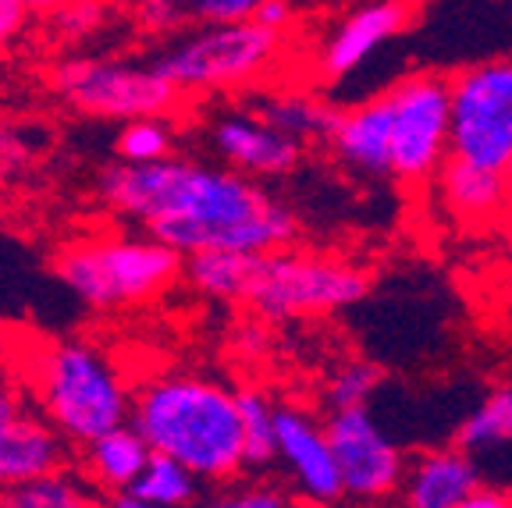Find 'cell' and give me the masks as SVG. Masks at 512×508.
Returning <instances> with one entry per match:
<instances>
[{
    "instance_id": "6da1fadb",
    "label": "cell",
    "mask_w": 512,
    "mask_h": 508,
    "mask_svg": "<svg viewBox=\"0 0 512 508\" xmlns=\"http://www.w3.org/2000/svg\"><path fill=\"white\" fill-rule=\"evenodd\" d=\"M100 199L114 214L175 246L182 256L200 249L274 253L296 242V214L228 164L164 157L153 164L118 160L100 175Z\"/></svg>"
},
{
    "instance_id": "7a4b0ae2",
    "label": "cell",
    "mask_w": 512,
    "mask_h": 508,
    "mask_svg": "<svg viewBox=\"0 0 512 508\" xmlns=\"http://www.w3.org/2000/svg\"><path fill=\"white\" fill-rule=\"evenodd\" d=\"M132 427L203 480L232 484L246 473L239 391L196 374H160L136 388Z\"/></svg>"
},
{
    "instance_id": "3957f363",
    "label": "cell",
    "mask_w": 512,
    "mask_h": 508,
    "mask_svg": "<svg viewBox=\"0 0 512 508\" xmlns=\"http://www.w3.org/2000/svg\"><path fill=\"white\" fill-rule=\"evenodd\" d=\"M22 377L36 409L68 445H89L93 437L132 423L136 391L128 388L118 363L89 342H50L29 352Z\"/></svg>"
},
{
    "instance_id": "277c9868",
    "label": "cell",
    "mask_w": 512,
    "mask_h": 508,
    "mask_svg": "<svg viewBox=\"0 0 512 508\" xmlns=\"http://www.w3.org/2000/svg\"><path fill=\"white\" fill-rule=\"evenodd\" d=\"M57 278L93 310L143 306L185 274V256L157 235H89L57 253Z\"/></svg>"
},
{
    "instance_id": "5b68a950",
    "label": "cell",
    "mask_w": 512,
    "mask_h": 508,
    "mask_svg": "<svg viewBox=\"0 0 512 508\" xmlns=\"http://www.w3.org/2000/svg\"><path fill=\"white\" fill-rule=\"evenodd\" d=\"M285 57V32H274L256 18L246 22H203L182 29V36L157 54V68L192 93H232L253 89L278 72Z\"/></svg>"
},
{
    "instance_id": "8992f818",
    "label": "cell",
    "mask_w": 512,
    "mask_h": 508,
    "mask_svg": "<svg viewBox=\"0 0 512 508\" xmlns=\"http://www.w3.org/2000/svg\"><path fill=\"white\" fill-rule=\"evenodd\" d=\"M370 292L367 270L335 256L296 253V249H274L256 263V278L249 288V306L260 317L299 320L324 317V313L349 310Z\"/></svg>"
},
{
    "instance_id": "52a82bcc",
    "label": "cell",
    "mask_w": 512,
    "mask_h": 508,
    "mask_svg": "<svg viewBox=\"0 0 512 508\" xmlns=\"http://www.w3.org/2000/svg\"><path fill=\"white\" fill-rule=\"evenodd\" d=\"M54 93L75 114L121 121V125L132 118H171L185 104V93L157 64L104 61V57H72L57 64Z\"/></svg>"
},
{
    "instance_id": "ba28073f",
    "label": "cell",
    "mask_w": 512,
    "mask_h": 508,
    "mask_svg": "<svg viewBox=\"0 0 512 508\" xmlns=\"http://www.w3.org/2000/svg\"><path fill=\"white\" fill-rule=\"evenodd\" d=\"M392 118V178L427 185L452 157V79L409 72L384 89Z\"/></svg>"
},
{
    "instance_id": "9c48e42d",
    "label": "cell",
    "mask_w": 512,
    "mask_h": 508,
    "mask_svg": "<svg viewBox=\"0 0 512 508\" xmlns=\"http://www.w3.org/2000/svg\"><path fill=\"white\" fill-rule=\"evenodd\" d=\"M452 157L509 175L512 57L466 64L452 75Z\"/></svg>"
},
{
    "instance_id": "30bf717a",
    "label": "cell",
    "mask_w": 512,
    "mask_h": 508,
    "mask_svg": "<svg viewBox=\"0 0 512 508\" xmlns=\"http://www.w3.org/2000/svg\"><path fill=\"white\" fill-rule=\"evenodd\" d=\"M331 448H335L342 487L349 501H392L402 491L409 459L392 437L384 434L370 405L331 409Z\"/></svg>"
},
{
    "instance_id": "8fae6325",
    "label": "cell",
    "mask_w": 512,
    "mask_h": 508,
    "mask_svg": "<svg viewBox=\"0 0 512 508\" xmlns=\"http://www.w3.org/2000/svg\"><path fill=\"white\" fill-rule=\"evenodd\" d=\"M413 22L409 0H363L335 22L317 50V75L324 82H345L363 72L388 43H395Z\"/></svg>"
},
{
    "instance_id": "7c38bea8",
    "label": "cell",
    "mask_w": 512,
    "mask_h": 508,
    "mask_svg": "<svg viewBox=\"0 0 512 508\" xmlns=\"http://www.w3.org/2000/svg\"><path fill=\"white\" fill-rule=\"evenodd\" d=\"M278 466L303 501L331 505L345 498L328 420H317L299 405H278Z\"/></svg>"
},
{
    "instance_id": "4fadbf2b",
    "label": "cell",
    "mask_w": 512,
    "mask_h": 508,
    "mask_svg": "<svg viewBox=\"0 0 512 508\" xmlns=\"http://www.w3.org/2000/svg\"><path fill=\"white\" fill-rule=\"evenodd\" d=\"M210 146L228 167L249 178H285L303 164L306 143L256 118L249 107L221 111L210 125Z\"/></svg>"
},
{
    "instance_id": "5bb4252c",
    "label": "cell",
    "mask_w": 512,
    "mask_h": 508,
    "mask_svg": "<svg viewBox=\"0 0 512 508\" xmlns=\"http://www.w3.org/2000/svg\"><path fill=\"white\" fill-rule=\"evenodd\" d=\"M480 487L484 480L473 452H466L463 445H448L427 448L409 459L399 498L409 508H466Z\"/></svg>"
},
{
    "instance_id": "9a60e30c",
    "label": "cell",
    "mask_w": 512,
    "mask_h": 508,
    "mask_svg": "<svg viewBox=\"0 0 512 508\" xmlns=\"http://www.w3.org/2000/svg\"><path fill=\"white\" fill-rule=\"evenodd\" d=\"M328 146L356 175L392 178V118H388V96L384 93L367 96L356 107L342 111Z\"/></svg>"
},
{
    "instance_id": "2e32d148",
    "label": "cell",
    "mask_w": 512,
    "mask_h": 508,
    "mask_svg": "<svg viewBox=\"0 0 512 508\" xmlns=\"http://www.w3.org/2000/svg\"><path fill=\"white\" fill-rule=\"evenodd\" d=\"M64 455H68V441L61 430L40 409H25L18 420L0 430V494L40 473L61 469Z\"/></svg>"
},
{
    "instance_id": "e0dca14e",
    "label": "cell",
    "mask_w": 512,
    "mask_h": 508,
    "mask_svg": "<svg viewBox=\"0 0 512 508\" xmlns=\"http://www.w3.org/2000/svg\"><path fill=\"white\" fill-rule=\"evenodd\" d=\"M509 185L512 178L502 171H488V167H477L459 157H448L434 175L438 199L445 203L448 214L463 217V221H484V217L498 214L505 207Z\"/></svg>"
},
{
    "instance_id": "ac0fdd59",
    "label": "cell",
    "mask_w": 512,
    "mask_h": 508,
    "mask_svg": "<svg viewBox=\"0 0 512 508\" xmlns=\"http://www.w3.org/2000/svg\"><path fill=\"white\" fill-rule=\"evenodd\" d=\"M82 448H86V452H82L86 477L93 480L107 498H114V494L125 491V487L143 473V466L153 455L150 441H146L132 423H121V427L93 437V441L82 445Z\"/></svg>"
},
{
    "instance_id": "d6986e66",
    "label": "cell",
    "mask_w": 512,
    "mask_h": 508,
    "mask_svg": "<svg viewBox=\"0 0 512 508\" xmlns=\"http://www.w3.org/2000/svg\"><path fill=\"white\" fill-rule=\"evenodd\" d=\"M256 118L271 121L274 128L281 132L296 135L299 143H328L331 135L338 128V111L335 104H328L324 96H313V93H256L249 96L246 104Z\"/></svg>"
},
{
    "instance_id": "ffe728a7",
    "label": "cell",
    "mask_w": 512,
    "mask_h": 508,
    "mask_svg": "<svg viewBox=\"0 0 512 508\" xmlns=\"http://www.w3.org/2000/svg\"><path fill=\"white\" fill-rule=\"evenodd\" d=\"M264 253H239V249H200L185 256V281L203 299L246 302L256 278V263Z\"/></svg>"
},
{
    "instance_id": "44dd1931",
    "label": "cell",
    "mask_w": 512,
    "mask_h": 508,
    "mask_svg": "<svg viewBox=\"0 0 512 508\" xmlns=\"http://www.w3.org/2000/svg\"><path fill=\"white\" fill-rule=\"evenodd\" d=\"M200 484L203 480L185 462L171 459L164 452H153L150 462L143 466V473L121 494H114L111 501L128 508H175L200 498Z\"/></svg>"
},
{
    "instance_id": "7402d4cb",
    "label": "cell",
    "mask_w": 512,
    "mask_h": 508,
    "mask_svg": "<svg viewBox=\"0 0 512 508\" xmlns=\"http://www.w3.org/2000/svg\"><path fill=\"white\" fill-rule=\"evenodd\" d=\"M456 445H463L473 455L512 445V381L498 384L473 405L470 416L456 430Z\"/></svg>"
},
{
    "instance_id": "603a6c76",
    "label": "cell",
    "mask_w": 512,
    "mask_h": 508,
    "mask_svg": "<svg viewBox=\"0 0 512 508\" xmlns=\"http://www.w3.org/2000/svg\"><path fill=\"white\" fill-rule=\"evenodd\" d=\"M242 434H246V469L278 466V405L256 388L239 391Z\"/></svg>"
},
{
    "instance_id": "cb8c5ba5",
    "label": "cell",
    "mask_w": 512,
    "mask_h": 508,
    "mask_svg": "<svg viewBox=\"0 0 512 508\" xmlns=\"http://www.w3.org/2000/svg\"><path fill=\"white\" fill-rule=\"evenodd\" d=\"M4 505H18V508H79V505H93L86 491H82V480L68 469H50L40 477L25 480V484L11 487L8 494H0Z\"/></svg>"
},
{
    "instance_id": "d4e9b609",
    "label": "cell",
    "mask_w": 512,
    "mask_h": 508,
    "mask_svg": "<svg viewBox=\"0 0 512 508\" xmlns=\"http://www.w3.org/2000/svg\"><path fill=\"white\" fill-rule=\"evenodd\" d=\"M118 160L128 164H153L175 153V135H171L168 118H132L118 132Z\"/></svg>"
},
{
    "instance_id": "484cf974",
    "label": "cell",
    "mask_w": 512,
    "mask_h": 508,
    "mask_svg": "<svg viewBox=\"0 0 512 508\" xmlns=\"http://www.w3.org/2000/svg\"><path fill=\"white\" fill-rule=\"evenodd\" d=\"M384 374L381 366L367 363V359H349L338 363L328 377V405L331 409H349V405H370L381 388Z\"/></svg>"
},
{
    "instance_id": "4316f807",
    "label": "cell",
    "mask_w": 512,
    "mask_h": 508,
    "mask_svg": "<svg viewBox=\"0 0 512 508\" xmlns=\"http://www.w3.org/2000/svg\"><path fill=\"white\" fill-rule=\"evenodd\" d=\"M264 0H171L182 25H203V22H246L260 11Z\"/></svg>"
},
{
    "instance_id": "83f0119b",
    "label": "cell",
    "mask_w": 512,
    "mask_h": 508,
    "mask_svg": "<svg viewBox=\"0 0 512 508\" xmlns=\"http://www.w3.org/2000/svg\"><path fill=\"white\" fill-rule=\"evenodd\" d=\"M214 501L217 505H232V508H281L292 501V494L274 484H246V487H239V491L217 494Z\"/></svg>"
},
{
    "instance_id": "f1b7e54d",
    "label": "cell",
    "mask_w": 512,
    "mask_h": 508,
    "mask_svg": "<svg viewBox=\"0 0 512 508\" xmlns=\"http://www.w3.org/2000/svg\"><path fill=\"white\" fill-rule=\"evenodd\" d=\"M100 18H104V4H100V0H75L61 15H54V22L61 25V32H68V36H86V32H93L96 25H100Z\"/></svg>"
},
{
    "instance_id": "f546056e",
    "label": "cell",
    "mask_w": 512,
    "mask_h": 508,
    "mask_svg": "<svg viewBox=\"0 0 512 508\" xmlns=\"http://www.w3.org/2000/svg\"><path fill=\"white\" fill-rule=\"evenodd\" d=\"M29 11L15 0H0V54H8L18 40H22L25 25H29Z\"/></svg>"
},
{
    "instance_id": "4dcf8cb0",
    "label": "cell",
    "mask_w": 512,
    "mask_h": 508,
    "mask_svg": "<svg viewBox=\"0 0 512 508\" xmlns=\"http://www.w3.org/2000/svg\"><path fill=\"white\" fill-rule=\"evenodd\" d=\"M296 0H264L260 4V11H256V22L260 25H267V29H274V32H285L288 36V29L296 25Z\"/></svg>"
},
{
    "instance_id": "1f68e13d",
    "label": "cell",
    "mask_w": 512,
    "mask_h": 508,
    "mask_svg": "<svg viewBox=\"0 0 512 508\" xmlns=\"http://www.w3.org/2000/svg\"><path fill=\"white\" fill-rule=\"evenodd\" d=\"M29 405H25V391L18 377H8V381H0V430L8 427L11 420L25 413Z\"/></svg>"
},
{
    "instance_id": "d6a6232c",
    "label": "cell",
    "mask_w": 512,
    "mask_h": 508,
    "mask_svg": "<svg viewBox=\"0 0 512 508\" xmlns=\"http://www.w3.org/2000/svg\"><path fill=\"white\" fill-rule=\"evenodd\" d=\"M22 363H25V349L0 327V381L15 377L18 370H22Z\"/></svg>"
},
{
    "instance_id": "836d02e7",
    "label": "cell",
    "mask_w": 512,
    "mask_h": 508,
    "mask_svg": "<svg viewBox=\"0 0 512 508\" xmlns=\"http://www.w3.org/2000/svg\"><path fill=\"white\" fill-rule=\"evenodd\" d=\"M25 160V139L0 125V171H11Z\"/></svg>"
},
{
    "instance_id": "e575fe53",
    "label": "cell",
    "mask_w": 512,
    "mask_h": 508,
    "mask_svg": "<svg viewBox=\"0 0 512 508\" xmlns=\"http://www.w3.org/2000/svg\"><path fill=\"white\" fill-rule=\"evenodd\" d=\"M15 4H22V8L36 18H54V15H61L68 4H75V0H15Z\"/></svg>"
},
{
    "instance_id": "d590c367",
    "label": "cell",
    "mask_w": 512,
    "mask_h": 508,
    "mask_svg": "<svg viewBox=\"0 0 512 508\" xmlns=\"http://www.w3.org/2000/svg\"><path fill=\"white\" fill-rule=\"evenodd\" d=\"M505 505H512V494L509 491H491V487L484 484L477 494H473L466 508H505Z\"/></svg>"
},
{
    "instance_id": "8d00e7d4",
    "label": "cell",
    "mask_w": 512,
    "mask_h": 508,
    "mask_svg": "<svg viewBox=\"0 0 512 508\" xmlns=\"http://www.w3.org/2000/svg\"><path fill=\"white\" fill-rule=\"evenodd\" d=\"M328 0H296V8L299 11H310V8H324Z\"/></svg>"
},
{
    "instance_id": "74e56055",
    "label": "cell",
    "mask_w": 512,
    "mask_h": 508,
    "mask_svg": "<svg viewBox=\"0 0 512 508\" xmlns=\"http://www.w3.org/2000/svg\"><path fill=\"white\" fill-rule=\"evenodd\" d=\"M509 178H512V167H509Z\"/></svg>"
}]
</instances>
